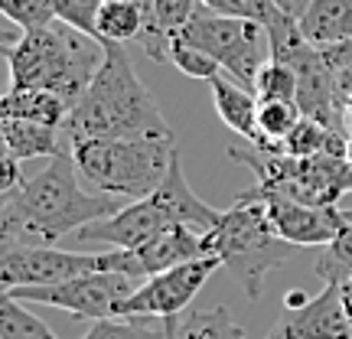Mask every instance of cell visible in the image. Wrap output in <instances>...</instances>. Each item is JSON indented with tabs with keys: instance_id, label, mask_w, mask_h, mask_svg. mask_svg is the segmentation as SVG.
Listing matches in <instances>:
<instances>
[{
	"instance_id": "24",
	"label": "cell",
	"mask_w": 352,
	"mask_h": 339,
	"mask_svg": "<svg viewBox=\"0 0 352 339\" xmlns=\"http://www.w3.org/2000/svg\"><path fill=\"white\" fill-rule=\"evenodd\" d=\"M314 274L323 281V284H346L352 281V219L340 228V235L323 245V252L314 264Z\"/></svg>"
},
{
	"instance_id": "16",
	"label": "cell",
	"mask_w": 352,
	"mask_h": 339,
	"mask_svg": "<svg viewBox=\"0 0 352 339\" xmlns=\"http://www.w3.org/2000/svg\"><path fill=\"white\" fill-rule=\"evenodd\" d=\"M209 85H212V105H215V111H219V118L226 121V127L254 144L258 140V105H261L258 95H254L252 88L232 82L226 72L219 78H212Z\"/></svg>"
},
{
	"instance_id": "35",
	"label": "cell",
	"mask_w": 352,
	"mask_h": 339,
	"mask_svg": "<svg viewBox=\"0 0 352 339\" xmlns=\"http://www.w3.org/2000/svg\"><path fill=\"white\" fill-rule=\"evenodd\" d=\"M346 160L352 164V138H349V147H346Z\"/></svg>"
},
{
	"instance_id": "2",
	"label": "cell",
	"mask_w": 352,
	"mask_h": 339,
	"mask_svg": "<svg viewBox=\"0 0 352 339\" xmlns=\"http://www.w3.org/2000/svg\"><path fill=\"white\" fill-rule=\"evenodd\" d=\"M65 138H173L153 95L121 43H104V63L65 121Z\"/></svg>"
},
{
	"instance_id": "33",
	"label": "cell",
	"mask_w": 352,
	"mask_h": 339,
	"mask_svg": "<svg viewBox=\"0 0 352 339\" xmlns=\"http://www.w3.org/2000/svg\"><path fill=\"white\" fill-rule=\"evenodd\" d=\"M342 303H346V314H349V320H352V281L342 284Z\"/></svg>"
},
{
	"instance_id": "3",
	"label": "cell",
	"mask_w": 352,
	"mask_h": 339,
	"mask_svg": "<svg viewBox=\"0 0 352 339\" xmlns=\"http://www.w3.org/2000/svg\"><path fill=\"white\" fill-rule=\"evenodd\" d=\"M104 63V43L78 33L76 26L52 20L50 26L23 30L7 43L10 88H43L76 105Z\"/></svg>"
},
{
	"instance_id": "25",
	"label": "cell",
	"mask_w": 352,
	"mask_h": 339,
	"mask_svg": "<svg viewBox=\"0 0 352 339\" xmlns=\"http://www.w3.org/2000/svg\"><path fill=\"white\" fill-rule=\"evenodd\" d=\"M0 339H59L36 314L26 310V303L3 294L0 300Z\"/></svg>"
},
{
	"instance_id": "19",
	"label": "cell",
	"mask_w": 352,
	"mask_h": 339,
	"mask_svg": "<svg viewBox=\"0 0 352 339\" xmlns=\"http://www.w3.org/2000/svg\"><path fill=\"white\" fill-rule=\"evenodd\" d=\"M346 147H349V138L342 131L323 124L316 118H307V114L284 140V153H290V157H320V153L346 157Z\"/></svg>"
},
{
	"instance_id": "8",
	"label": "cell",
	"mask_w": 352,
	"mask_h": 339,
	"mask_svg": "<svg viewBox=\"0 0 352 339\" xmlns=\"http://www.w3.org/2000/svg\"><path fill=\"white\" fill-rule=\"evenodd\" d=\"M176 39L209 52L232 82L252 88V91H254V78L261 72V65L271 59L267 30L261 23L239 20V17H222V13L209 10L206 3L196 10V17L189 20L186 30Z\"/></svg>"
},
{
	"instance_id": "21",
	"label": "cell",
	"mask_w": 352,
	"mask_h": 339,
	"mask_svg": "<svg viewBox=\"0 0 352 339\" xmlns=\"http://www.w3.org/2000/svg\"><path fill=\"white\" fill-rule=\"evenodd\" d=\"M173 339H248L245 329L232 320L228 307H206V310H186L179 316Z\"/></svg>"
},
{
	"instance_id": "1",
	"label": "cell",
	"mask_w": 352,
	"mask_h": 339,
	"mask_svg": "<svg viewBox=\"0 0 352 339\" xmlns=\"http://www.w3.org/2000/svg\"><path fill=\"white\" fill-rule=\"evenodd\" d=\"M72 147L56 153L50 166L3 193L0 202V241L10 245H56L63 235H76L85 226L121 212L127 199L108 193H88L78 183Z\"/></svg>"
},
{
	"instance_id": "17",
	"label": "cell",
	"mask_w": 352,
	"mask_h": 339,
	"mask_svg": "<svg viewBox=\"0 0 352 339\" xmlns=\"http://www.w3.org/2000/svg\"><path fill=\"white\" fill-rule=\"evenodd\" d=\"M63 127L36 124V121H20V118H0V140H3V153H10L13 160H33V157H56L63 153Z\"/></svg>"
},
{
	"instance_id": "34",
	"label": "cell",
	"mask_w": 352,
	"mask_h": 339,
	"mask_svg": "<svg viewBox=\"0 0 352 339\" xmlns=\"http://www.w3.org/2000/svg\"><path fill=\"white\" fill-rule=\"evenodd\" d=\"M131 3H138L140 10H144V17H151V10H153V0H131Z\"/></svg>"
},
{
	"instance_id": "13",
	"label": "cell",
	"mask_w": 352,
	"mask_h": 339,
	"mask_svg": "<svg viewBox=\"0 0 352 339\" xmlns=\"http://www.w3.org/2000/svg\"><path fill=\"white\" fill-rule=\"evenodd\" d=\"M88 271H101L98 254L63 252L56 245H10L0 252V284L13 287H50Z\"/></svg>"
},
{
	"instance_id": "27",
	"label": "cell",
	"mask_w": 352,
	"mask_h": 339,
	"mask_svg": "<svg viewBox=\"0 0 352 339\" xmlns=\"http://www.w3.org/2000/svg\"><path fill=\"white\" fill-rule=\"evenodd\" d=\"M170 65L179 69L183 76L202 78V82H212V78L222 76V65L215 63L209 52L196 50V46H189L183 39H173V43H170Z\"/></svg>"
},
{
	"instance_id": "26",
	"label": "cell",
	"mask_w": 352,
	"mask_h": 339,
	"mask_svg": "<svg viewBox=\"0 0 352 339\" xmlns=\"http://www.w3.org/2000/svg\"><path fill=\"white\" fill-rule=\"evenodd\" d=\"M254 95L258 101H297V72L277 59H267L254 78Z\"/></svg>"
},
{
	"instance_id": "37",
	"label": "cell",
	"mask_w": 352,
	"mask_h": 339,
	"mask_svg": "<svg viewBox=\"0 0 352 339\" xmlns=\"http://www.w3.org/2000/svg\"><path fill=\"white\" fill-rule=\"evenodd\" d=\"M267 339H277V336H267Z\"/></svg>"
},
{
	"instance_id": "9",
	"label": "cell",
	"mask_w": 352,
	"mask_h": 339,
	"mask_svg": "<svg viewBox=\"0 0 352 339\" xmlns=\"http://www.w3.org/2000/svg\"><path fill=\"white\" fill-rule=\"evenodd\" d=\"M140 287L138 277L118 271H88L82 277L50 284V287H13L3 290L20 303H46L56 310L78 316V320H114L124 314V303Z\"/></svg>"
},
{
	"instance_id": "6",
	"label": "cell",
	"mask_w": 352,
	"mask_h": 339,
	"mask_svg": "<svg viewBox=\"0 0 352 339\" xmlns=\"http://www.w3.org/2000/svg\"><path fill=\"white\" fill-rule=\"evenodd\" d=\"M206 245L209 254H215L222 267L235 274L248 300H261L264 277L284 267L297 248L277 235L264 206L252 199H239L232 209H226L219 226L206 232Z\"/></svg>"
},
{
	"instance_id": "15",
	"label": "cell",
	"mask_w": 352,
	"mask_h": 339,
	"mask_svg": "<svg viewBox=\"0 0 352 339\" xmlns=\"http://www.w3.org/2000/svg\"><path fill=\"white\" fill-rule=\"evenodd\" d=\"M72 101L56 95V91H43V88H10L0 98V118H20V121H36V124L63 127L72 114Z\"/></svg>"
},
{
	"instance_id": "7",
	"label": "cell",
	"mask_w": 352,
	"mask_h": 339,
	"mask_svg": "<svg viewBox=\"0 0 352 339\" xmlns=\"http://www.w3.org/2000/svg\"><path fill=\"white\" fill-rule=\"evenodd\" d=\"M235 164L254 173V186L287 193L310 206H340V196L352 193V164L346 157H290V153L258 151V147H228Z\"/></svg>"
},
{
	"instance_id": "22",
	"label": "cell",
	"mask_w": 352,
	"mask_h": 339,
	"mask_svg": "<svg viewBox=\"0 0 352 339\" xmlns=\"http://www.w3.org/2000/svg\"><path fill=\"white\" fill-rule=\"evenodd\" d=\"M144 26H147V17L131 0H104V7L98 13L101 43H121V46H127L131 39H140Z\"/></svg>"
},
{
	"instance_id": "14",
	"label": "cell",
	"mask_w": 352,
	"mask_h": 339,
	"mask_svg": "<svg viewBox=\"0 0 352 339\" xmlns=\"http://www.w3.org/2000/svg\"><path fill=\"white\" fill-rule=\"evenodd\" d=\"M271 336L277 339H352V320L346 314L342 303V287L340 284H327L323 294L310 297L307 307L300 310H287L277 320V327L271 329Z\"/></svg>"
},
{
	"instance_id": "12",
	"label": "cell",
	"mask_w": 352,
	"mask_h": 339,
	"mask_svg": "<svg viewBox=\"0 0 352 339\" xmlns=\"http://www.w3.org/2000/svg\"><path fill=\"white\" fill-rule=\"evenodd\" d=\"M196 258H209V245H206V232H196L189 226H173L147 239L138 248H111L101 252L98 264L101 271H118V274H131L138 281L170 271L176 264L196 261Z\"/></svg>"
},
{
	"instance_id": "28",
	"label": "cell",
	"mask_w": 352,
	"mask_h": 339,
	"mask_svg": "<svg viewBox=\"0 0 352 339\" xmlns=\"http://www.w3.org/2000/svg\"><path fill=\"white\" fill-rule=\"evenodd\" d=\"M104 7V0H52V13H56V20H63V23L76 26L78 33H85V36H98V13Z\"/></svg>"
},
{
	"instance_id": "20",
	"label": "cell",
	"mask_w": 352,
	"mask_h": 339,
	"mask_svg": "<svg viewBox=\"0 0 352 339\" xmlns=\"http://www.w3.org/2000/svg\"><path fill=\"white\" fill-rule=\"evenodd\" d=\"M300 118L303 111L297 101H261L258 105V140H254V147L280 153L287 134L297 127Z\"/></svg>"
},
{
	"instance_id": "4",
	"label": "cell",
	"mask_w": 352,
	"mask_h": 339,
	"mask_svg": "<svg viewBox=\"0 0 352 339\" xmlns=\"http://www.w3.org/2000/svg\"><path fill=\"white\" fill-rule=\"evenodd\" d=\"M222 212L202 202L186 183L183 157H176L160 186L144 199H131L121 212L98 219L76 232L78 245H108V248H138L147 239L173 226H189L196 232H212Z\"/></svg>"
},
{
	"instance_id": "31",
	"label": "cell",
	"mask_w": 352,
	"mask_h": 339,
	"mask_svg": "<svg viewBox=\"0 0 352 339\" xmlns=\"http://www.w3.org/2000/svg\"><path fill=\"white\" fill-rule=\"evenodd\" d=\"M274 3H277V7H280L284 13H287V17H294V20H300L303 10H307V7H310L314 0H274Z\"/></svg>"
},
{
	"instance_id": "18",
	"label": "cell",
	"mask_w": 352,
	"mask_h": 339,
	"mask_svg": "<svg viewBox=\"0 0 352 339\" xmlns=\"http://www.w3.org/2000/svg\"><path fill=\"white\" fill-rule=\"evenodd\" d=\"M314 46H340L352 39V0H314L297 20Z\"/></svg>"
},
{
	"instance_id": "36",
	"label": "cell",
	"mask_w": 352,
	"mask_h": 339,
	"mask_svg": "<svg viewBox=\"0 0 352 339\" xmlns=\"http://www.w3.org/2000/svg\"><path fill=\"white\" fill-rule=\"evenodd\" d=\"M346 219H352V209H346Z\"/></svg>"
},
{
	"instance_id": "29",
	"label": "cell",
	"mask_w": 352,
	"mask_h": 339,
	"mask_svg": "<svg viewBox=\"0 0 352 339\" xmlns=\"http://www.w3.org/2000/svg\"><path fill=\"white\" fill-rule=\"evenodd\" d=\"M202 3L222 17H239V20H252L261 26L271 23L277 13H284L274 0H202Z\"/></svg>"
},
{
	"instance_id": "10",
	"label": "cell",
	"mask_w": 352,
	"mask_h": 339,
	"mask_svg": "<svg viewBox=\"0 0 352 339\" xmlns=\"http://www.w3.org/2000/svg\"><path fill=\"white\" fill-rule=\"evenodd\" d=\"M222 267V261L209 254V258H196V261L176 264L170 271L140 281V287L131 294L124 303L121 316H147V320H179L186 314L189 303L196 300V294L206 287V281Z\"/></svg>"
},
{
	"instance_id": "5",
	"label": "cell",
	"mask_w": 352,
	"mask_h": 339,
	"mask_svg": "<svg viewBox=\"0 0 352 339\" xmlns=\"http://www.w3.org/2000/svg\"><path fill=\"white\" fill-rule=\"evenodd\" d=\"M69 147L85 183L127 202L151 196L179 157L176 138H88Z\"/></svg>"
},
{
	"instance_id": "30",
	"label": "cell",
	"mask_w": 352,
	"mask_h": 339,
	"mask_svg": "<svg viewBox=\"0 0 352 339\" xmlns=\"http://www.w3.org/2000/svg\"><path fill=\"white\" fill-rule=\"evenodd\" d=\"M3 17L16 23L20 30H36V26H50L56 20L52 13V0H0Z\"/></svg>"
},
{
	"instance_id": "23",
	"label": "cell",
	"mask_w": 352,
	"mask_h": 339,
	"mask_svg": "<svg viewBox=\"0 0 352 339\" xmlns=\"http://www.w3.org/2000/svg\"><path fill=\"white\" fill-rule=\"evenodd\" d=\"M179 320H160V327L147 316H114L95 320L82 339H173Z\"/></svg>"
},
{
	"instance_id": "32",
	"label": "cell",
	"mask_w": 352,
	"mask_h": 339,
	"mask_svg": "<svg viewBox=\"0 0 352 339\" xmlns=\"http://www.w3.org/2000/svg\"><path fill=\"white\" fill-rule=\"evenodd\" d=\"M342 127L352 134V95L346 98V105H342Z\"/></svg>"
},
{
	"instance_id": "11",
	"label": "cell",
	"mask_w": 352,
	"mask_h": 339,
	"mask_svg": "<svg viewBox=\"0 0 352 339\" xmlns=\"http://www.w3.org/2000/svg\"><path fill=\"white\" fill-rule=\"evenodd\" d=\"M239 199H252L261 202L274 232L284 241L297 245V248H314V245H329V241L340 235V228L349 222L342 209L336 206H310L287 196V193H277V189H261L252 186L245 189Z\"/></svg>"
}]
</instances>
